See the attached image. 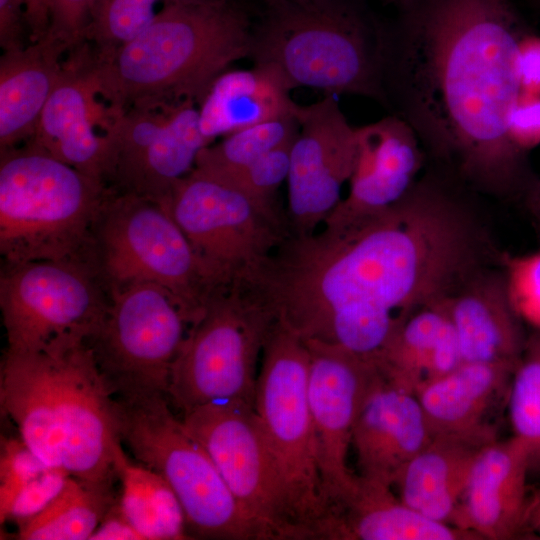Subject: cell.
Listing matches in <instances>:
<instances>
[{
  "label": "cell",
  "mask_w": 540,
  "mask_h": 540,
  "mask_svg": "<svg viewBox=\"0 0 540 540\" xmlns=\"http://www.w3.org/2000/svg\"><path fill=\"white\" fill-rule=\"evenodd\" d=\"M390 33L388 108L477 191L522 198L539 177L511 136L530 32L509 0H413Z\"/></svg>",
  "instance_id": "6da1fadb"
},
{
  "label": "cell",
  "mask_w": 540,
  "mask_h": 540,
  "mask_svg": "<svg viewBox=\"0 0 540 540\" xmlns=\"http://www.w3.org/2000/svg\"><path fill=\"white\" fill-rule=\"evenodd\" d=\"M449 278L437 227L399 201L348 224L290 232L239 281L303 341L372 359L411 313L445 292Z\"/></svg>",
  "instance_id": "7a4b0ae2"
},
{
  "label": "cell",
  "mask_w": 540,
  "mask_h": 540,
  "mask_svg": "<svg viewBox=\"0 0 540 540\" xmlns=\"http://www.w3.org/2000/svg\"><path fill=\"white\" fill-rule=\"evenodd\" d=\"M1 407L19 437L46 465L112 484L126 455L115 396L87 343L5 352Z\"/></svg>",
  "instance_id": "3957f363"
},
{
  "label": "cell",
  "mask_w": 540,
  "mask_h": 540,
  "mask_svg": "<svg viewBox=\"0 0 540 540\" xmlns=\"http://www.w3.org/2000/svg\"><path fill=\"white\" fill-rule=\"evenodd\" d=\"M253 22L238 0H164L149 26L93 73L114 109L197 104L227 68L250 56Z\"/></svg>",
  "instance_id": "277c9868"
},
{
  "label": "cell",
  "mask_w": 540,
  "mask_h": 540,
  "mask_svg": "<svg viewBox=\"0 0 540 540\" xmlns=\"http://www.w3.org/2000/svg\"><path fill=\"white\" fill-rule=\"evenodd\" d=\"M253 24L250 57L275 70L290 89L311 87L388 107L390 33L355 0L265 2Z\"/></svg>",
  "instance_id": "5b68a950"
},
{
  "label": "cell",
  "mask_w": 540,
  "mask_h": 540,
  "mask_svg": "<svg viewBox=\"0 0 540 540\" xmlns=\"http://www.w3.org/2000/svg\"><path fill=\"white\" fill-rule=\"evenodd\" d=\"M111 191L29 141L1 150L3 264L91 260L94 229Z\"/></svg>",
  "instance_id": "8992f818"
},
{
  "label": "cell",
  "mask_w": 540,
  "mask_h": 540,
  "mask_svg": "<svg viewBox=\"0 0 540 540\" xmlns=\"http://www.w3.org/2000/svg\"><path fill=\"white\" fill-rule=\"evenodd\" d=\"M91 260L108 290L152 283L176 300L189 326L221 285L167 206L112 188L96 223Z\"/></svg>",
  "instance_id": "52a82bcc"
},
{
  "label": "cell",
  "mask_w": 540,
  "mask_h": 540,
  "mask_svg": "<svg viewBox=\"0 0 540 540\" xmlns=\"http://www.w3.org/2000/svg\"><path fill=\"white\" fill-rule=\"evenodd\" d=\"M115 400L122 443L171 486L188 531L203 538L262 540L207 451L173 414L167 395Z\"/></svg>",
  "instance_id": "ba28073f"
},
{
  "label": "cell",
  "mask_w": 540,
  "mask_h": 540,
  "mask_svg": "<svg viewBox=\"0 0 540 540\" xmlns=\"http://www.w3.org/2000/svg\"><path fill=\"white\" fill-rule=\"evenodd\" d=\"M271 313L238 281L211 295L189 328L171 369L167 397L182 415L205 404L239 400L254 406Z\"/></svg>",
  "instance_id": "9c48e42d"
},
{
  "label": "cell",
  "mask_w": 540,
  "mask_h": 540,
  "mask_svg": "<svg viewBox=\"0 0 540 540\" xmlns=\"http://www.w3.org/2000/svg\"><path fill=\"white\" fill-rule=\"evenodd\" d=\"M306 343L276 322L263 349L254 409L303 539H318L327 515L308 402Z\"/></svg>",
  "instance_id": "30bf717a"
},
{
  "label": "cell",
  "mask_w": 540,
  "mask_h": 540,
  "mask_svg": "<svg viewBox=\"0 0 540 540\" xmlns=\"http://www.w3.org/2000/svg\"><path fill=\"white\" fill-rule=\"evenodd\" d=\"M109 290L91 260L4 264L0 309L7 352H38L87 341L102 320Z\"/></svg>",
  "instance_id": "8fae6325"
},
{
  "label": "cell",
  "mask_w": 540,
  "mask_h": 540,
  "mask_svg": "<svg viewBox=\"0 0 540 540\" xmlns=\"http://www.w3.org/2000/svg\"><path fill=\"white\" fill-rule=\"evenodd\" d=\"M188 328L166 289L136 283L109 289L104 316L87 343L115 397L167 395Z\"/></svg>",
  "instance_id": "7c38bea8"
},
{
  "label": "cell",
  "mask_w": 540,
  "mask_h": 540,
  "mask_svg": "<svg viewBox=\"0 0 540 540\" xmlns=\"http://www.w3.org/2000/svg\"><path fill=\"white\" fill-rule=\"evenodd\" d=\"M167 208L221 285L240 280L290 233L286 212L193 170L179 179Z\"/></svg>",
  "instance_id": "4fadbf2b"
},
{
  "label": "cell",
  "mask_w": 540,
  "mask_h": 540,
  "mask_svg": "<svg viewBox=\"0 0 540 540\" xmlns=\"http://www.w3.org/2000/svg\"><path fill=\"white\" fill-rule=\"evenodd\" d=\"M262 540H300L286 491L254 406L222 400L182 415Z\"/></svg>",
  "instance_id": "5bb4252c"
},
{
  "label": "cell",
  "mask_w": 540,
  "mask_h": 540,
  "mask_svg": "<svg viewBox=\"0 0 540 540\" xmlns=\"http://www.w3.org/2000/svg\"><path fill=\"white\" fill-rule=\"evenodd\" d=\"M304 342L310 355L308 402L316 461L328 515L358 489L359 476L348 466V452L360 408L381 375L364 356L337 345Z\"/></svg>",
  "instance_id": "9a60e30c"
},
{
  "label": "cell",
  "mask_w": 540,
  "mask_h": 540,
  "mask_svg": "<svg viewBox=\"0 0 540 540\" xmlns=\"http://www.w3.org/2000/svg\"><path fill=\"white\" fill-rule=\"evenodd\" d=\"M209 144L195 101L127 109L111 133L106 183L166 206L175 183L193 170L198 153Z\"/></svg>",
  "instance_id": "2e32d148"
},
{
  "label": "cell",
  "mask_w": 540,
  "mask_h": 540,
  "mask_svg": "<svg viewBox=\"0 0 540 540\" xmlns=\"http://www.w3.org/2000/svg\"><path fill=\"white\" fill-rule=\"evenodd\" d=\"M295 117L299 129L290 149L286 216L291 233L307 234L341 202L354 171L358 136L333 95L298 105Z\"/></svg>",
  "instance_id": "e0dca14e"
},
{
  "label": "cell",
  "mask_w": 540,
  "mask_h": 540,
  "mask_svg": "<svg viewBox=\"0 0 540 540\" xmlns=\"http://www.w3.org/2000/svg\"><path fill=\"white\" fill-rule=\"evenodd\" d=\"M92 67L88 43L67 53L61 76L28 141L106 183L111 132L122 111L103 99Z\"/></svg>",
  "instance_id": "ac0fdd59"
},
{
  "label": "cell",
  "mask_w": 540,
  "mask_h": 540,
  "mask_svg": "<svg viewBox=\"0 0 540 540\" xmlns=\"http://www.w3.org/2000/svg\"><path fill=\"white\" fill-rule=\"evenodd\" d=\"M357 136L349 191L324 223L348 224L392 206L409 192L424 167L426 154L419 138L395 114L357 127Z\"/></svg>",
  "instance_id": "d6986e66"
},
{
  "label": "cell",
  "mask_w": 540,
  "mask_h": 540,
  "mask_svg": "<svg viewBox=\"0 0 540 540\" xmlns=\"http://www.w3.org/2000/svg\"><path fill=\"white\" fill-rule=\"evenodd\" d=\"M432 438L416 395L380 376L367 393L353 428L351 447L358 475L393 487L404 466Z\"/></svg>",
  "instance_id": "ffe728a7"
},
{
  "label": "cell",
  "mask_w": 540,
  "mask_h": 540,
  "mask_svg": "<svg viewBox=\"0 0 540 540\" xmlns=\"http://www.w3.org/2000/svg\"><path fill=\"white\" fill-rule=\"evenodd\" d=\"M529 457L514 437L484 445L476 458L454 526L478 539H512L523 530Z\"/></svg>",
  "instance_id": "44dd1931"
},
{
  "label": "cell",
  "mask_w": 540,
  "mask_h": 540,
  "mask_svg": "<svg viewBox=\"0 0 540 540\" xmlns=\"http://www.w3.org/2000/svg\"><path fill=\"white\" fill-rule=\"evenodd\" d=\"M463 362L516 366L526 343L524 322L509 299L502 270L483 267L446 297Z\"/></svg>",
  "instance_id": "7402d4cb"
},
{
  "label": "cell",
  "mask_w": 540,
  "mask_h": 540,
  "mask_svg": "<svg viewBox=\"0 0 540 540\" xmlns=\"http://www.w3.org/2000/svg\"><path fill=\"white\" fill-rule=\"evenodd\" d=\"M515 366L462 362L416 393L433 436H448L484 446L496 440L487 418L508 392Z\"/></svg>",
  "instance_id": "603a6c76"
},
{
  "label": "cell",
  "mask_w": 540,
  "mask_h": 540,
  "mask_svg": "<svg viewBox=\"0 0 540 540\" xmlns=\"http://www.w3.org/2000/svg\"><path fill=\"white\" fill-rule=\"evenodd\" d=\"M385 381L416 393L463 360L446 297L411 313L371 359Z\"/></svg>",
  "instance_id": "cb8c5ba5"
},
{
  "label": "cell",
  "mask_w": 540,
  "mask_h": 540,
  "mask_svg": "<svg viewBox=\"0 0 540 540\" xmlns=\"http://www.w3.org/2000/svg\"><path fill=\"white\" fill-rule=\"evenodd\" d=\"M65 43L50 33L0 57V151L27 142L63 70Z\"/></svg>",
  "instance_id": "d4e9b609"
},
{
  "label": "cell",
  "mask_w": 540,
  "mask_h": 540,
  "mask_svg": "<svg viewBox=\"0 0 540 540\" xmlns=\"http://www.w3.org/2000/svg\"><path fill=\"white\" fill-rule=\"evenodd\" d=\"M392 488L359 476L354 497L326 517L319 539L478 540L468 531L416 512Z\"/></svg>",
  "instance_id": "484cf974"
},
{
  "label": "cell",
  "mask_w": 540,
  "mask_h": 540,
  "mask_svg": "<svg viewBox=\"0 0 540 540\" xmlns=\"http://www.w3.org/2000/svg\"><path fill=\"white\" fill-rule=\"evenodd\" d=\"M282 77L272 68L226 70L211 84L198 104L199 125L211 144L220 136L295 115L298 107Z\"/></svg>",
  "instance_id": "4316f807"
},
{
  "label": "cell",
  "mask_w": 540,
  "mask_h": 540,
  "mask_svg": "<svg viewBox=\"0 0 540 540\" xmlns=\"http://www.w3.org/2000/svg\"><path fill=\"white\" fill-rule=\"evenodd\" d=\"M483 446L448 436L429 444L401 470L393 487L407 506L421 515L454 526L457 509Z\"/></svg>",
  "instance_id": "83f0119b"
},
{
  "label": "cell",
  "mask_w": 540,
  "mask_h": 540,
  "mask_svg": "<svg viewBox=\"0 0 540 540\" xmlns=\"http://www.w3.org/2000/svg\"><path fill=\"white\" fill-rule=\"evenodd\" d=\"M118 479L122 511L144 540L190 538L182 505L161 475L126 457Z\"/></svg>",
  "instance_id": "f1b7e54d"
},
{
  "label": "cell",
  "mask_w": 540,
  "mask_h": 540,
  "mask_svg": "<svg viewBox=\"0 0 540 540\" xmlns=\"http://www.w3.org/2000/svg\"><path fill=\"white\" fill-rule=\"evenodd\" d=\"M117 499L110 483L70 476L62 491L42 512L18 525V539H90Z\"/></svg>",
  "instance_id": "f546056e"
},
{
  "label": "cell",
  "mask_w": 540,
  "mask_h": 540,
  "mask_svg": "<svg viewBox=\"0 0 540 540\" xmlns=\"http://www.w3.org/2000/svg\"><path fill=\"white\" fill-rule=\"evenodd\" d=\"M298 129L295 115H290L238 130L201 149L194 169L214 178H223L293 141Z\"/></svg>",
  "instance_id": "4dcf8cb0"
},
{
  "label": "cell",
  "mask_w": 540,
  "mask_h": 540,
  "mask_svg": "<svg viewBox=\"0 0 540 540\" xmlns=\"http://www.w3.org/2000/svg\"><path fill=\"white\" fill-rule=\"evenodd\" d=\"M513 435L526 449L530 471H540V330L527 336L507 392Z\"/></svg>",
  "instance_id": "1f68e13d"
},
{
  "label": "cell",
  "mask_w": 540,
  "mask_h": 540,
  "mask_svg": "<svg viewBox=\"0 0 540 540\" xmlns=\"http://www.w3.org/2000/svg\"><path fill=\"white\" fill-rule=\"evenodd\" d=\"M164 0H94L86 43L97 60L110 57L154 20Z\"/></svg>",
  "instance_id": "d6a6232c"
},
{
  "label": "cell",
  "mask_w": 540,
  "mask_h": 540,
  "mask_svg": "<svg viewBox=\"0 0 540 540\" xmlns=\"http://www.w3.org/2000/svg\"><path fill=\"white\" fill-rule=\"evenodd\" d=\"M511 304L521 320L540 330V251L499 256Z\"/></svg>",
  "instance_id": "836d02e7"
},
{
  "label": "cell",
  "mask_w": 540,
  "mask_h": 540,
  "mask_svg": "<svg viewBox=\"0 0 540 540\" xmlns=\"http://www.w3.org/2000/svg\"><path fill=\"white\" fill-rule=\"evenodd\" d=\"M292 142L267 152L239 171L216 179L235 187L258 202L278 206L275 196L280 185L288 178Z\"/></svg>",
  "instance_id": "e575fe53"
},
{
  "label": "cell",
  "mask_w": 540,
  "mask_h": 540,
  "mask_svg": "<svg viewBox=\"0 0 540 540\" xmlns=\"http://www.w3.org/2000/svg\"><path fill=\"white\" fill-rule=\"evenodd\" d=\"M49 466L19 438H2L0 454V513L17 493Z\"/></svg>",
  "instance_id": "d590c367"
},
{
  "label": "cell",
  "mask_w": 540,
  "mask_h": 540,
  "mask_svg": "<svg viewBox=\"0 0 540 540\" xmlns=\"http://www.w3.org/2000/svg\"><path fill=\"white\" fill-rule=\"evenodd\" d=\"M69 477L64 469L49 466L22 488L0 513L1 523L12 520L19 525L38 515L58 496Z\"/></svg>",
  "instance_id": "8d00e7d4"
},
{
  "label": "cell",
  "mask_w": 540,
  "mask_h": 540,
  "mask_svg": "<svg viewBox=\"0 0 540 540\" xmlns=\"http://www.w3.org/2000/svg\"><path fill=\"white\" fill-rule=\"evenodd\" d=\"M94 0H50L48 33L65 43L72 51L86 43Z\"/></svg>",
  "instance_id": "74e56055"
},
{
  "label": "cell",
  "mask_w": 540,
  "mask_h": 540,
  "mask_svg": "<svg viewBox=\"0 0 540 540\" xmlns=\"http://www.w3.org/2000/svg\"><path fill=\"white\" fill-rule=\"evenodd\" d=\"M511 136L526 153L540 144V96L524 93L512 117Z\"/></svg>",
  "instance_id": "f35d334b"
},
{
  "label": "cell",
  "mask_w": 540,
  "mask_h": 540,
  "mask_svg": "<svg viewBox=\"0 0 540 540\" xmlns=\"http://www.w3.org/2000/svg\"><path fill=\"white\" fill-rule=\"evenodd\" d=\"M29 40L25 0H0V47L2 52L24 48Z\"/></svg>",
  "instance_id": "ab89813d"
},
{
  "label": "cell",
  "mask_w": 540,
  "mask_h": 540,
  "mask_svg": "<svg viewBox=\"0 0 540 540\" xmlns=\"http://www.w3.org/2000/svg\"><path fill=\"white\" fill-rule=\"evenodd\" d=\"M89 540H144V538L127 519L117 499Z\"/></svg>",
  "instance_id": "60d3db41"
},
{
  "label": "cell",
  "mask_w": 540,
  "mask_h": 540,
  "mask_svg": "<svg viewBox=\"0 0 540 540\" xmlns=\"http://www.w3.org/2000/svg\"><path fill=\"white\" fill-rule=\"evenodd\" d=\"M521 77L524 92L540 96V36L531 32L522 42Z\"/></svg>",
  "instance_id": "b9f144b4"
},
{
  "label": "cell",
  "mask_w": 540,
  "mask_h": 540,
  "mask_svg": "<svg viewBox=\"0 0 540 540\" xmlns=\"http://www.w3.org/2000/svg\"><path fill=\"white\" fill-rule=\"evenodd\" d=\"M29 26V40L43 38L50 28V0H25Z\"/></svg>",
  "instance_id": "7bdbcfd3"
},
{
  "label": "cell",
  "mask_w": 540,
  "mask_h": 540,
  "mask_svg": "<svg viewBox=\"0 0 540 540\" xmlns=\"http://www.w3.org/2000/svg\"><path fill=\"white\" fill-rule=\"evenodd\" d=\"M524 529H529L540 536V489L528 494L523 518Z\"/></svg>",
  "instance_id": "ee69618b"
},
{
  "label": "cell",
  "mask_w": 540,
  "mask_h": 540,
  "mask_svg": "<svg viewBox=\"0 0 540 540\" xmlns=\"http://www.w3.org/2000/svg\"><path fill=\"white\" fill-rule=\"evenodd\" d=\"M523 200L534 222L540 228V178H538Z\"/></svg>",
  "instance_id": "f6af8a7d"
},
{
  "label": "cell",
  "mask_w": 540,
  "mask_h": 540,
  "mask_svg": "<svg viewBox=\"0 0 540 540\" xmlns=\"http://www.w3.org/2000/svg\"><path fill=\"white\" fill-rule=\"evenodd\" d=\"M391 3H394V4H397L399 6H401L402 8H405L407 7L410 3L413 2V0H387Z\"/></svg>",
  "instance_id": "bcb514c9"
},
{
  "label": "cell",
  "mask_w": 540,
  "mask_h": 540,
  "mask_svg": "<svg viewBox=\"0 0 540 540\" xmlns=\"http://www.w3.org/2000/svg\"><path fill=\"white\" fill-rule=\"evenodd\" d=\"M265 2L275 1V0H264Z\"/></svg>",
  "instance_id": "7dc6e473"
}]
</instances>
